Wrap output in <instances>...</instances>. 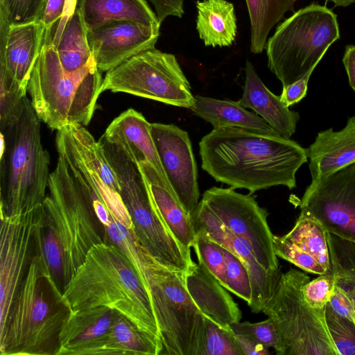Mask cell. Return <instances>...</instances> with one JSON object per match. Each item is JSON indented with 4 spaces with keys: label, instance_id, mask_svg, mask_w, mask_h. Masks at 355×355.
Instances as JSON below:
<instances>
[{
    "label": "cell",
    "instance_id": "obj_12",
    "mask_svg": "<svg viewBox=\"0 0 355 355\" xmlns=\"http://www.w3.org/2000/svg\"><path fill=\"white\" fill-rule=\"evenodd\" d=\"M43 203L19 214L1 215L0 329L14 297L41 245Z\"/></svg>",
    "mask_w": 355,
    "mask_h": 355
},
{
    "label": "cell",
    "instance_id": "obj_6",
    "mask_svg": "<svg viewBox=\"0 0 355 355\" xmlns=\"http://www.w3.org/2000/svg\"><path fill=\"white\" fill-rule=\"evenodd\" d=\"M56 149L57 165L43 205L64 247L66 285L90 248L105 241V227L96 216L83 173L63 147Z\"/></svg>",
    "mask_w": 355,
    "mask_h": 355
},
{
    "label": "cell",
    "instance_id": "obj_19",
    "mask_svg": "<svg viewBox=\"0 0 355 355\" xmlns=\"http://www.w3.org/2000/svg\"><path fill=\"white\" fill-rule=\"evenodd\" d=\"M119 313L107 306L71 311L60 334L58 355H106L109 334Z\"/></svg>",
    "mask_w": 355,
    "mask_h": 355
},
{
    "label": "cell",
    "instance_id": "obj_35",
    "mask_svg": "<svg viewBox=\"0 0 355 355\" xmlns=\"http://www.w3.org/2000/svg\"><path fill=\"white\" fill-rule=\"evenodd\" d=\"M196 237L192 248L198 263L202 264L224 287L226 262L223 247L212 239L201 228H195Z\"/></svg>",
    "mask_w": 355,
    "mask_h": 355
},
{
    "label": "cell",
    "instance_id": "obj_20",
    "mask_svg": "<svg viewBox=\"0 0 355 355\" xmlns=\"http://www.w3.org/2000/svg\"><path fill=\"white\" fill-rule=\"evenodd\" d=\"M44 37L42 21L10 25L0 14V67L26 90Z\"/></svg>",
    "mask_w": 355,
    "mask_h": 355
},
{
    "label": "cell",
    "instance_id": "obj_44",
    "mask_svg": "<svg viewBox=\"0 0 355 355\" xmlns=\"http://www.w3.org/2000/svg\"><path fill=\"white\" fill-rule=\"evenodd\" d=\"M312 73H308L297 81L283 87L280 96L281 101L289 107L300 101L306 95L308 88V82Z\"/></svg>",
    "mask_w": 355,
    "mask_h": 355
},
{
    "label": "cell",
    "instance_id": "obj_27",
    "mask_svg": "<svg viewBox=\"0 0 355 355\" xmlns=\"http://www.w3.org/2000/svg\"><path fill=\"white\" fill-rule=\"evenodd\" d=\"M191 111L210 123L214 128H236L266 135H279L257 114L248 111L238 102L194 96Z\"/></svg>",
    "mask_w": 355,
    "mask_h": 355
},
{
    "label": "cell",
    "instance_id": "obj_33",
    "mask_svg": "<svg viewBox=\"0 0 355 355\" xmlns=\"http://www.w3.org/2000/svg\"><path fill=\"white\" fill-rule=\"evenodd\" d=\"M27 90L0 67V132H5L20 118Z\"/></svg>",
    "mask_w": 355,
    "mask_h": 355
},
{
    "label": "cell",
    "instance_id": "obj_3",
    "mask_svg": "<svg viewBox=\"0 0 355 355\" xmlns=\"http://www.w3.org/2000/svg\"><path fill=\"white\" fill-rule=\"evenodd\" d=\"M70 313L41 245L0 329L1 355H58L60 334Z\"/></svg>",
    "mask_w": 355,
    "mask_h": 355
},
{
    "label": "cell",
    "instance_id": "obj_28",
    "mask_svg": "<svg viewBox=\"0 0 355 355\" xmlns=\"http://www.w3.org/2000/svg\"><path fill=\"white\" fill-rule=\"evenodd\" d=\"M196 30L205 46H230L237 34L233 3L226 0L197 1Z\"/></svg>",
    "mask_w": 355,
    "mask_h": 355
},
{
    "label": "cell",
    "instance_id": "obj_15",
    "mask_svg": "<svg viewBox=\"0 0 355 355\" xmlns=\"http://www.w3.org/2000/svg\"><path fill=\"white\" fill-rule=\"evenodd\" d=\"M151 133L166 176L186 211L199 203L198 170L187 132L175 125L154 123Z\"/></svg>",
    "mask_w": 355,
    "mask_h": 355
},
{
    "label": "cell",
    "instance_id": "obj_26",
    "mask_svg": "<svg viewBox=\"0 0 355 355\" xmlns=\"http://www.w3.org/2000/svg\"><path fill=\"white\" fill-rule=\"evenodd\" d=\"M77 8L87 31L116 21H131L160 28L156 12L146 0H80Z\"/></svg>",
    "mask_w": 355,
    "mask_h": 355
},
{
    "label": "cell",
    "instance_id": "obj_4",
    "mask_svg": "<svg viewBox=\"0 0 355 355\" xmlns=\"http://www.w3.org/2000/svg\"><path fill=\"white\" fill-rule=\"evenodd\" d=\"M103 80L96 64L76 72L64 69L55 47L44 44L31 73L27 93L40 121L57 131L89 123L103 92Z\"/></svg>",
    "mask_w": 355,
    "mask_h": 355
},
{
    "label": "cell",
    "instance_id": "obj_13",
    "mask_svg": "<svg viewBox=\"0 0 355 355\" xmlns=\"http://www.w3.org/2000/svg\"><path fill=\"white\" fill-rule=\"evenodd\" d=\"M202 200L227 229L250 248L266 270L279 268L274 235L267 221L268 213L252 193L243 195L231 187H213L205 191Z\"/></svg>",
    "mask_w": 355,
    "mask_h": 355
},
{
    "label": "cell",
    "instance_id": "obj_1",
    "mask_svg": "<svg viewBox=\"0 0 355 355\" xmlns=\"http://www.w3.org/2000/svg\"><path fill=\"white\" fill-rule=\"evenodd\" d=\"M202 168L216 182L250 193L275 186L296 187V173L308 161L306 148L279 135L214 128L199 143Z\"/></svg>",
    "mask_w": 355,
    "mask_h": 355
},
{
    "label": "cell",
    "instance_id": "obj_24",
    "mask_svg": "<svg viewBox=\"0 0 355 355\" xmlns=\"http://www.w3.org/2000/svg\"><path fill=\"white\" fill-rule=\"evenodd\" d=\"M245 71L243 92L238 103L252 110L279 135L291 138L295 132L299 114L289 110L280 96L272 94L266 87L248 60L245 62Z\"/></svg>",
    "mask_w": 355,
    "mask_h": 355
},
{
    "label": "cell",
    "instance_id": "obj_18",
    "mask_svg": "<svg viewBox=\"0 0 355 355\" xmlns=\"http://www.w3.org/2000/svg\"><path fill=\"white\" fill-rule=\"evenodd\" d=\"M277 257L302 270L317 275H333L327 231L314 218L301 211L292 230L275 236Z\"/></svg>",
    "mask_w": 355,
    "mask_h": 355
},
{
    "label": "cell",
    "instance_id": "obj_41",
    "mask_svg": "<svg viewBox=\"0 0 355 355\" xmlns=\"http://www.w3.org/2000/svg\"><path fill=\"white\" fill-rule=\"evenodd\" d=\"M336 279L333 275H320L309 280L302 287L305 302L311 308L324 309L333 294Z\"/></svg>",
    "mask_w": 355,
    "mask_h": 355
},
{
    "label": "cell",
    "instance_id": "obj_21",
    "mask_svg": "<svg viewBox=\"0 0 355 355\" xmlns=\"http://www.w3.org/2000/svg\"><path fill=\"white\" fill-rule=\"evenodd\" d=\"M150 125L141 113L130 108L116 117L101 137L117 146L134 162H149L172 189L157 153Z\"/></svg>",
    "mask_w": 355,
    "mask_h": 355
},
{
    "label": "cell",
    "instance_id": "obj_45",
    "mask_svg": "<svg viewBox=\"0 0 355 355\" xmlns=\"http://www.w3.org/2000/svg\"><path fill=\"white\" fill-rule=\"evenodd\" d=\"M148 1H149L154 6L160 24L169 16L181 18L184 14V0Z\"/></svg>",
    "mask_w": 355,
    "mask_h": 355
},
{
    "label": "cell",
    "instance_id": "obj_5",
    "mask_svg": "<svg viewBox=\"0 0 355 355\" xmlns=\"http://www.w3.org/2000/svg\"><path fill=\"white\" fill-rule=\"evenodd\" d=\"M40 121L26 96L17 122L1 133V215L30 210L47 196L50 157L42 144Z\"/></svg>",
    "mask_w": 355,
    "mask_h": 355
},
{
    "label": "cell",
    "instance_id": "obj_9",
    "mask_svg": "<svg viewBox=\"0 0 355 355\" xmlns=\"http://www.w3.org/2000/svg\"><path fill=\"white\" fill-rule=\"evenodd\" d=\"M143 282L160 331L161 355H201L205 316L187 289L185 272L162 265L147 252Z\"/></svg>",
    "mask_w": 355,
    "mask_h": 355
},
{
    "label": "cell",
    "instance_id": "obj_46",
    "mask_svg": "<svg viewBox=\"0 0 355 355\" xmlns=\"http://www.w3.org/2000/svg\"><path fill=\"white\" fill-rule=\"evenodd\" d=\"M235 338L243 355H268L270 354L268 347L245 336L235 334Z\"/></svg>",
    "mask_w": 355,
    "mask_h": 355
},
{
    "label": "cell",
    "instance_id": "obj_31",
    "mask_svg": "<svg viewBox=\"0 0 355 355\" xmlns=\"http://www.w3.org/2000/svg\"><path fill=\"white\" fill-rule=\"evenodd\" d=\"M297 0H245L250 22V51L261 53L266 49L272 28L288 11H293Z\"/></svg>",
    "mask_w": 355,
    "mask_h": 355
},
{
    "label": "cell",
    "instance_id": "obj_38",
    "mask_svg": "<svg viewBox=\"0 0 355 355\" xmlns=\"http://www.w3.org/2000/svg\"><path fill=\"white\" fill-rule=\"evenodd\" d=\"M48 0H0V14L9 24L42 21Z\"/></svg>",
    "mask_w": 355,
    "mask_h": 355
},
{
    "label": "cell",
    "instance_id": "obj_37",
    "mask_svg": "<svg viewBox=\"0 0 355 355\" xmlns=\"http://www.w3.org/2000/svg\"><path fill=\"white\" fill-rule=\"evenodd\" d=\"M226 268L224 288L245 301L252 300V285L248 271L240 259L223 247Z\"/></svg>",
    "mask_w": 355,
    "mask_h": 355
},
{
    "label": "cell",
    "instance_id": "obj_49",
    "mask_svg": "<svg viewBox=\"0 0 355 355\" xmlns=\"http://www.w3.org/2000/svg\"><path fill=\"white\" fill-rule=\"evenodd\" d=\"M326 1H331L335 6L342 7H347L355 3V0H326Z\"/></svg>",
    "mask_w": 355,
    "mask_h": 355
},
{
    "label": "cell",
    "instance_id": "obj_23",
    "mask_svg": "<svg viewBox=\"0 0 355 355\" xmlns=\"http://www.w3.org/2000/svg\"><path fill=\"white\" fill-rule=\"evenodd\" d=\"M312 181L318 180L355 163V116L344 128L320 132L308 148Z\"/></svg>",
    "mask_w": 355,
    "mask_h": 355
},
{
    "label": "cell",
    "instance_id": "obj_34",
    "mask_svg": "<svg viewBox=\"0 0 355 355\" xmlns=\"http://www.w3.org/2000/svg\"><path fill=\"white\" fill-rule=\"evenodd\" d=\"M44 257L54 280L62 291L65 285V255L61 239L44 208L40 232Z\"/></svg>",
    "mask_w": 355,
    "mask_h": 355
},
{
    "label": "cell",
    "instance_id": "obj_22",
    "mask_svg": "<svg viewBox=\"0 0 355 355\" xmlns=\"http://www.w3.org/2000/svg\"><path fill=\"white\" fill-rule=\"evenodd\" d=\"M187 289L205 317L220 327L231 329L242 313L225 288L202 264L193 262L185 272Z\"/></svg>",
    "mask_w": 355,
    "mask_h": 355
},
{
    "label": "cell",
    "instance_id": "obj_30",
    "mask_svg": "<svg viewBox=\"0 0 355 355\" xmlns=\"http://www.w3.org/2000/svg\"><path fill=\"white\" fill-rule=\"evenodd\" d=\"M64 69L76 72L96 64L87 40V30L78 8L67 21L55 46Z\"/></svg>",
    "mask_w": 355,
    "mask_h": 355
},
{
    "label": "cell",
    "instance_id": "obj_29",
    "mask_svg": "<svg viewBox=\"0 0 355 355\" xmlns=\"http://www.w3.org/2000/svg\"><path fill=\"white\" fill-rule=\"evenodd\" d=\"M162 342L119 313L110 330L106 355H161Z\"/></svg>",
    "mask_w": 355,
    "mask_h": 355
},
{
    "label": "cell",
    "instance_id": "obj_17",
    "mask_svg": "<svg viewBox=\"0 0 355 355\" xmlns=\"http://www.w3.org/2000/svg\"><path fill=\"white\" fill-rule=\"evenodd\" d=\"M159 37V29L131 21H112L87 31L96 66L106 73L133 56L154 49Z\"/></svg>",
    "mask_w": 355,
    "mask_h": 355
},
{
    "label": "cell",
    "instance_id": "obj_2",
    "mask_svg": "<svg viewBox=\"0 0 355 355\" xmlns=\"http://www.w3.org/2000/svg\"><path fill=\"white\" fill-rule=\"evenodd\" d=\"M62 293L71 311L109 307L162 342L150 298L141 277L124 253L112 243L103 242L90 248Z\"/></svg>",
    "mask_w": 355,
    "mask_h": 355
},
{
    "label": "cell",
    "instance_id": "obj_32",
    "mask_svg": "<svg viewBox=\"0 0 355 355\" xmlns=\"http://www.w3.org/2000/svg\"><path fill=\"white\" fill-rule=\"evenodd\" d=\"M327 235L337 284L348 293L355 305V243L329 232Z\"/></svg>",
    "mask_w": 355,
    "mask_h": 355
},
{
    "label": "cell",
    "instance_id": "obj_11",
    "mask_svg": "<svg viewBox=\"0 0 355 355\" xmlns=\"http://www.w3.org/2000/svg\"><path fill=\"white\" fill-rule=\"evenodd\" d=\"M123 92L189 108L191 85L175 56L155 48L141 52L106 73L102 92Z\"/></svg>",
    "mask_w": 355,
    "mask_h": 355
},
{
    "label": "cell",
    "instance_id": "obj_14",
    "mask_svg": "<svg viewBox=\"0 0 355 355\" xmlns=\"http://www.w3.org/2000/svg\"><path fill=\"white\" fill-rule=\"evenodd\" d=\"M299 206L327 232L355 243V163L311 181Z\"/></svg>",
    "mask_w": 355,
    "mask_h": 355
},
{
    "label": "cell",
    "instance_id": "obj_47",
    "mask_svg": "<svg viewBox=\"0 0 355 355\" xmlns=\"http://www.w3.org/2000/svg\"><path fill=\"white\" fill-rule=\"evenodd\" d=\"M77 6L78 0H65V4L62 15L55 28L52 41L51 42V44L53 45L55 47L57 46L60 39V37L67 21L75 12Z\"/></svg>",
    "mask_w": 355,
    "mask_h": 355
},
{
    "label": "cell",
    "instance_id": "obj_36",
    "mask_svg": "<svg viewBox=\"0 0 355 355\" xmlns=\"http://www.w3.org/2000/svg\"><path fill=\"white\" fill-rule=\"evenodd\" d=\"M201 355H243L235 334L205 317V335Z\"/></svg>",
    "mask_w": 355,
    "mask_h": 355
},
{
    "label": "cell",
    "instance_id": "obj_10",
    "mask_svg": "<svg viewBox=\"0 0 355 355\" xmlns=\"http://www.w3.org/2000/svg\"><path fill=\"white\" fill-rule=\"evenodd\" d=\"M304 272L290 268L282 273L277 289L262 311L274 322L279 340L277 355H339L326 322V308L305 302Z\"/></svg>",
    "mask_w": 355,
    "mask_h": 355
},
{
    "label": "cell",
    "instance_id": "obj_48",
    "mask_svg": "<svg viewBox=\"0 0 355 355\" xmlns=\"http://www.w3.org/2000/svg\"><path fill=\"white\" fill-rule=\"evenodd\" d=\"M343 62L347 71L349 83L355 92V45L346 46Z\"/></svg>",
    "mask_w": 355,
    "mask_h": 355
},
{
    "label": "cell",
    "instance_id": "obj_8",
    "mask_svg": "<svg viewBox=\"0 0 355 355\" xmlns=\"http://www.w3.org/2000/svg\"><path fill=\"white\" fill-rule=\"evenodd\" d=\"M98 141L117 177L137 241L162 265L186 272L194 262L191 250L179 243L154 207L138 163L103 137Z\"/></svg>",
    "mask_w": 355,
    "mask_h": 355
},
{
    "label": "cell",
    "instance_id": "obj_25",
    "mask_svg": "<svg viewBox=\"0 0 355 355\" xmlns=\"http://www.w3.org/2000/svg\"><path fill=\"white\" fill-rule=\"evenodd\" d=\"M138 165L154 207L179 243L191 250L196 237L191 215L149 162L141 161Z\"/></svg>",
    "mask_w": 355,
    "mask_h": 355
},
{
    "label": "cell",
    "instance_id": "obj_16",
    "mask_svg": "<svg viewBox=\"0 0 355 355\" xmlns=\"http://www.w3.org/2000/svg\"><path fill=\"white\" fill-rule=\"evenodd\" d=\"M194 228H201L221 246L237 257L247 268L252 285L251 311L258 313L273 296L282 273L266 270L257 260L250 248L227 229L201 200L191 215Z\"/></svg>",
    "mask_w": 355,
    "mask_h": 355
},
{
    "label": "cell",
    "instance_id": "obj_42",
    "mask_svg": "<svg viewBox=\"0 0 355 355\" xmlns=\"http://www.w3.org/2000/svg\"><path fill=\"white\" fill-rule=\"evenodd\" d=\"M328 304L336 314L355 324V305L354 302L348 293L337 284Z\"/></svg>",
    "mask_w": 355,
    "mask_h": 355
},
{
    "label": "cell",
    "instance_id": "obj_40",
    "mask_svg": "<svg viewBox=\"0 0 355 355\" xmlns=\"http://www.w3.org/2000/svg\"><path fill=\"white\" fill-rule=\"evenodd\" d=\"M230 327L234 334L245 336L268 348L272 347L277 354L279 351L277 330L274 322L270 318L255 323L239 321L232 323Z\"/></svg>",
    "mask_w": 355,
    "mask_h": 355
},
{
    "label": "cell",
    "instance_id": "obj_43",
    "mask_svg": "<svg viewBox=\"0 0 355 355\" xmlns=\"http://www.w3.org/2000/svg\"><path fill=\"white\" fill-rule=\"evenodd\" d=\"M64 4L65 0L47 1L42 20L45 28L44 44L51 42L53 27L56 23L58 24L62 15Z\"/></svg>",
    "mask_w": 355,
    "mask_h": 355
},
{
    "label": "cell",
    "instance_id": "obj_39",
    "mask_svg": "<svg viewBox=\"0 0 355 355\" xmlns=\"http://www.w3.org/2000/svg\"><path fill=\"white\" fill-rule=\"evenodd\" d=\"M326 322L339 355H355V324L336 314L327 304Z\"/></svg>",
    "mask_w": 355,
    "mask_h": 355
},
{
    "label": "cell",
    "instance_id": "obj_7",
    "mask_svg": "<svg viewBox=\"0 0 355 355\" xmlns=\"http://www.w3.org/2000/svg\"><path fill=\"white\" fill-rule=\"evenodd\" d=\"M340 38L336 15L311 3L279 24L268 38V67L283 87L312 73L329 47Z\"/></svg>",
    "mask_w": 355,
    "mask_h": 355
}]
</instances>
